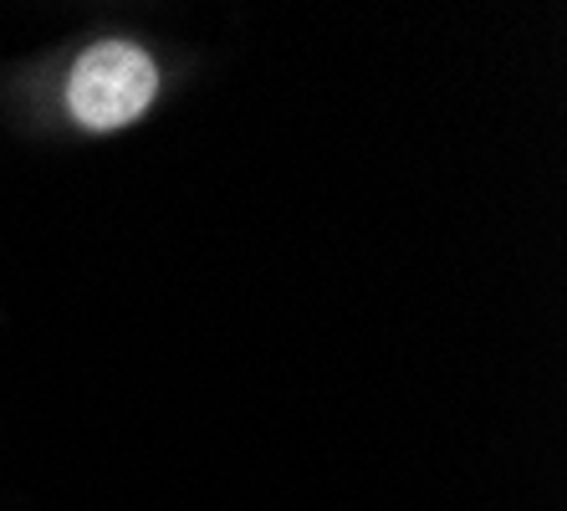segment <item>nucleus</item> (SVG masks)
<instances>
[{
  "mask_svg": "<svg viewBox=\"0 0 567 511\" xmlns=\"http://www.w3.org/2000/svg\"><path fill=\"white\" fill-rule=\"evenodd\" d=\"M158 62L128 37L93 41L66 72V113L87 133H118L138 123L158 98Z\"/></svg>",
  "mask_w": 567,
  "mask_h": 511,
  "instance_id": "obj_1",
  "label": "nucleus"
}]
</instances>
